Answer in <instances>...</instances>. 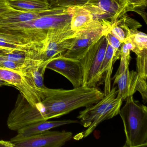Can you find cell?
<instances>
[{"label":"cell","mask_w":147,"mask_h":147,"mask_svg":"<svg viewBox=\"0 0 147 147\" xmlns=\"http://www.w3.org/2000/svg\"><path fill=\"white\" fill-rule=\"evenodd\" d=\"M133 21V20L124 15L118 20L111 24L108 32L123 43L129 37L131 29H135L130 26Z\"/></svg>","instance_id":"cell-19"},{"label":"cell","mask_w":147,"mask_h":147,"mask_svg":"<svg viewBox=\"0 0 147 147\" xmlns=\"http://www.w3.org/2000/svg\"><path fill=\"white\" fill-rule=\"evenodd\" d=\"M33 45L30 46L19 45L5 38L0 37V49L3 52V54L15 50H27Z\"/></svg>","instance_id":"cell-25"},{"label":"cell","mask_w":147,"mask_h":147,"mask_svg":"<svg viewBox=\"0 0 147 147\" xmlns=\"http://www.w3.org/2000/svg\"><path fill=\"white\" fill-rule=\"evenodd\" d=\"M57 7L51 8L45 11H24L11 9L0 14V26L17 23L29 22L45 15L52 13Z\"/></svg>","instance_id":"cell-14"},{"label":"cell","mask_w":147,"mask_h":147,"mask_svg":"<svg viewBox=\"0 0 147 147\" xmlns=\"http://www.w3.org/2000/svg\"><path fill=\"white\" fill-rule=\"evenodd\" d=\"M11 8L8 5V0H0V14L9 11Z\"/></svg>","instance_id":"cell-30"},{"label":"cell","mask_w":147,"mask_h":147,"mask_svg":"<svg viewBox=\"0 0 147 147\" xmlns=\"http://www.w3.org/2000/svg\"><path fill=\"white\" fill-rule=\"evenodd\" d=\"M11 8L17 11H38L51 8L49 0H8Z\"/></svg>","instance_id":"cell-17"},{"label":"cell","mask_w":147,"mask_h":147,"mask_svg":"<svg viewBox=\"0 0 147 147\" xmlns=\"http://www.w3.org/2000/svg\"><path fill=\"white\" fill-rule=\"evenodd\" d=\"M115 51L113 47L108 42L105 57L100 70V75L101 78H104V92L105 95L108 94L111 89L112 74L113 69V65L115 61Z\"/></svg>","instance_id":"cell-16"},{"label":"cell","mask_w":147,"mask_h":147,"mask_svg":"<svg viewBox=\"0 0 147 147\" xmlns=\"http://www.w3.org/2000/svg\"><path fill=\"white\" fill-rule=\"evenodd\" d=\"M9 84L3 81L0 80V86H9Z\"/></svg>","instance_id":"cell-32"},{"label":"cell","mask_w":147,"mask_h":147,"mask_svg":"<svg viewBox=\"0 0 147 147\" xmlns=\"http://www.w3.org/2000/svg\"><path fill=\"white\" fill-rule=\"evenodd\" d=\"M88 0H49L51 8L71 7L84 5Z\"/></svg>","instance_id":"cell-26"},{"label":"cell","mask_w":147,"mask_h":147,"mask_svg":"<svg viewBox=\"0 0 147 147\" xmlns=\"http://www.w3.org/2000/svg\"><path fill=\"white\" fill-rule=\"evenodd\" d=\"M0 80L14 86L33 107L41 104V89L36 86L32 76L25 71L19 72L0 66Z\"/></svg>","instance_id":"cell-7"},{"label":"cell","mask_w":147,"mask_h":147,"mask_svg":"<svg viewBox=\"0 0 147 147\" xmlns=\"http://www.w3.org/2000/svg\"><path fill=\"white\" fill-rule=\"evenodd\" d=\"M136 89L138 91L142 98L143 101L144 103L147 102V80L140 77L138 75Z\"/></svg>","instance_id":"cell-28"},{"label":"cell","mask_w":147,"mask_h":147,"mask_svg":"<svg viewBox=\"0 0 147 147\" xmlns=\"http://www.w3.org/2000/svg\"><path fill=\"white\" fill-rule=\"evenodd\" d=\"M50 60L46 61H39L26 67L23 71L29 73L32 76L36 86L39 88L45 87L44 84V75L47 64Z\"/></svg>","instance_id":"cell-20"},{"label":"cell","mask_w":147,"mask_h":147,"mask_svg":"<svg viewBox=\"0 0 147 147\" xmlns=\"http://www.w3.org/2000/svg\"><path fill=\"white\" fill-rule=\"evenodd\" d=\"M46 68L66 77L72 83L74 88L83 86V71L80 60L58 55L50 60Z\"/></svg>","instance_id":"cell-11"},{"label":"cell","mask_w":147,"mask_h":147,"mask_svg":"<svg viewBox=\"0 0 147 147\" xmlns=\"http://www.w3.org/2000/svg\"><path fill=\"white\" fill-rule=\"evenodd\" d=\"M105 96L97 88L82 86L70 90L41 89V104L38 108L44 120L59 118L81 107L96 104Z\"/></svg>","instance_id":"cell-1"},{"label":"cell","mask_w":147,"mask_h":147,"mask_svg":"<svg viewBox=\"0 0 147 147\" xmlns=\"http://www.w3.org/2000/svg\"><path fill=\"white\" fill-rule=\"evenodd\" d=\"M80 123L77 120H60V121H42L31 124L18 130V134L11 139H18L25 138L42 133L55 127L69 124Z\"/></svg>","instance_id":"cell-15"},{"label":"cell","mask_w":147,"mask_h":147,"mask_svg":"<svg viewBox=\"0 0 147 147\" xmlns=\"http://www.w3.org/2000/svg\"><path fill=\"white\" fill-rule=\"evenodd\" d=\"M129 39L135 46L132 51L136 55L147 49V36L145 33L138 31L137 29H131Z\"/></svg>","instance_id":"cell-21"},{"label":"cell","mask_w":147,"mask_h":147,"mask_svg":"<svg viewBox=\"0 0 147 147\" xmlns=\"http://www.w3.org/2000/svg\"><path fill=\"white\" fill-rule=\"evenodd\" d=\"M76 32L70 26L63 29L49 30L47 36L39 50L40 59L42 61L50 60L67 50Z\"/></svg>","instance_id":"cell-8"},{"label":"cell","mask_w":147,"mask_h":147,"mask_svg":"<svg viewBox=\"0 0 147 147\" xmlns=\"http://www.w3.org/2000/svg\"><path fill=\"white\" fill-rule=\"evenodd\" d=\"M117 88L113 87L99 101L80 112L77 118L81 124L87 128L82 133L83 137L91 135L103 121L113 118L119 114L123 100L117 98Z\"/></svg>","instance_id":"cell-3"},{"label":"cell","mask_w":147,"mask_h":147,"mask_svg":"<svg viewBox=\"0 0 147 147\" xmlns=\"http://www.w3.org/2000/svg\"><path fill=\"white\" fill-rule=\"evenodd\" d=\"M71 131H46L31 136L11 139L15 147H61L73 137Z\"/></svg>","instance_id":"cell-10"},{"label":"cell","mask_w":147,"mask_h":147,"mask_svg":"<svg viewBox=\"0 0 147 147\" xmlns=\"http://www.w3.org/2000/svg\"><path fill=\"white\" fill-rule=\"evenodd\" d=\"M129 67L122 72H117L113 77V85L117 84L118 88L117 98L123 100H125L129 96L133 95L136 92V86L138 74L136 71H130Z\"/></svg>","instance_id":"cell-13"},{"label":"cell","mask_w":147,"mask_h":147,"mask_svg":"<svg viewBox=\"0 0 147 147\" xmlns=\"http://www.w3.org/2000/svg\"><path fill=\"white\" fill-rule=\"evenodd\" d=\"M72 12L70 26L71 30L74 31L80 30L94 20L92 13L83 6L73 7Z\"/></svg>","instance_id":"cell-18"},{"label":"cell","mask_w":147,"mask_h":147,"mask_svg":"<svg viewBox=\"0 0 147 147\" xmlns=\"http://www.w3.org/2000/svg\"><path fill=\"white\" fill-rule=\"evenodd\" d=\"M23 65L12 61L0 59V66L19 72H23Z\"/></svg>","instance_id":"cell-29"},{"label":"cell","mask_w":147,"mask_h":147,"mask_svg":"<svg viewBox=\"0 0 147 147\" xmlns=\"http://www.w3.org/2000/svg\"><path fill=\"white\" fill-rule=\"evenodd\" d=\"M136 55V72L139 76L147 80V49L140 51Z\"/></svg>","instance_id":"cell-24"},{"label":"cell","mask_w":147,"mask_h":147,"mask_svg":"<svg viewBox=\"0 0 147 147\" xmlns=\"http://www.w3.org/2000/svg\"><path fill=\"white\" fill-rule=\"evenodd\" d=\"M72 7H57L52 13L29 22L3 25L0 26L7 30H19L25 33L40 31L48 33L49 30L70 26Z\"/></svg>","instance_id":"cell-5"},{"label":"cell","mask_w":147,"mask_h":147,"mask_svg":"<svg viewBox=\"0 0 147 147\" xmlns=\"http://www.w3.org/2000/svg\"><path fill=\"white\" fill-rule=\"evenodd\" d=\"M120 108V115L124 129V147H146L147 145V107L134 99L133 95L126 98Z\"/></svg>","instance_id":"cell-2"},{"label":"cell","mask_w":147,"mask_h":147,"mask_svg":"<svg viewBox=\"0 0 147 147\" xmlns=\"http://www.w3.org/2000/svg\"><path fill=\"white\" fill-rule=\"evenodd\" d=\"M93 15V20H107L113 23L126 13L114 0H88L82 6Z\"/></svg>","instance_id":"cell-12"},{"label":"cell","mask_w":147,"mask_h":147,"mask_svg":"<svg viewBox=\"0 0 147 147\" xmlns=\"http://www.w3.org/2000/svg\"><path fill=\"white\" fill-rule=\"evenodd\" d=\"M120 6L126 13L129 11H134L141 15L146 21V14H144V11L139 6L135 0H114Z\"/></svg>","instance_id":"cell-22"},{"label":"cell","mask_w":147,"mask_h":147,"mask_svg":"<svg viewBox=\"0 0 147 147\" xmlns=\"http://www.w3.org/2000/svg\"><path fill=\"white\" fill-rule=\"evenodd\" d=\"M105 35L93 45L80 61L83 71V86L97 88L102 78L100 70L107 47Z\"/></svg>","instance_id":"cell-6"},{"label":"cell","mask_w":147,"mask_h":147,"mask_svg":"<svg viewBox=\"0 0 147 147\" xmlns=\"http://www.w3.org/2000/svg\"><path fill=\"white\" fill-rule=\"evenodd\" d=\"M42 121L44 120L39 110L32 106L21 94H18L14 107L7 118L9 129L18 131L22 127Z\"/></svg>","instance_id":"cell-9"},{"label":"cell","mask_w":147,"mask_h":147,"mask_svg":"<svg viewBox=\"0 0 147 147\" xmlns=\"http://www.w3.org/2000/svg\"><path fill=\"white\" fill-rule=\"evenodd\" d=\"M105 36L107 39L108 42L115 49V54L114 58L115 61H117L120 58V48L122 44V42L116 37L114 36L108 31L106 34Z\"/></svg>","instance_id":"cell-27"},{"label":"cell","mask_w":147,"mask_h":147,"mask_svg":"<svg viewBox=\"0 0 147 147\" xmlns=\"http://www.w3.org/2000/svg\"><path fill=\"white\" fill-rule=\"evenodd\" d=\"M2 54H3V52H2L1 50L0 49V55H2Z\"/></svg>","instance_id":"cell-33"},{"label":"cell","mask_w":147,"mask_h":147,"mask_svg":"<svg viewBox=\"0 0 147 147\" xmlns=\"http://www.w3.org/2000/svg\"><path fill=\"white\" fill-rule=\"evenodd\" d=\"M111 24L108 20H94L75 32L69 49L61 55L68 58L80 60L93 45L107 34Z\"/></svg>","instance_id":"cell-4"},{"label":"cell","mask_w":147,"mask_h":147,"mask_svg":"<svg viewBox=\"0 0 147 147\" xmlns=\"http://www.w3.org/2000/svg\"><path fill=\"white\" fill-rule=\"evenodd\" d=\"M0 147H15V145L10 141L0 140Z\"/></svg>","instance_id":"cell-31"},{"label":"cell","mask_w":147,"mask_h":147,"mask_svg":"<svg viewBox=\"0 0 147 147\" xmlns=\"http://www.w3.org/2000/svg\"><path fill=\"white\" fill-rule=\"evenodd\" d=\"M29 49L27 50H15L9 53L2 54L0 55V59L12 61L24 64L28 58V51Z\"/></svg>","instance_id":"cell-23"}]
</instances>
